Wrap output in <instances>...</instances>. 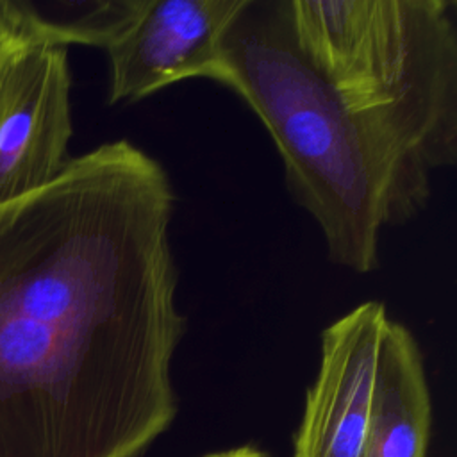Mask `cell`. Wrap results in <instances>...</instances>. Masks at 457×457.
Returning <instances> with one entry per match:
<instances>
[{
    "mask_svg": "<svg viewBox=\"0 0 457 457\" xmlns=\"http://www.w3.org/2000/svg\"><path fill=\"white\" fill-rule=\"evenodd\" d=\"M173 211L129 139L0 204V457H136L171 425Z\"/></svg>",
    "mask_w": 457,
    "mask_h": 457,
    "instance_id": "cell-1",
    "label": "cell"
},
{
    "mask_svg": "<svg viewBox=\"0 0 457 457\" xmlns=\"http://www.w3.org/2000/svg\"><path fill=\"white\" fill-rule=\"evenodd\" d=\"M214 82L234 91L268 130L286 187L320 227L328 261L375 271L382 228L425 211L432 173L343 109L302 55L287 0H245L223 37Z\"/></svg>",
    "mask_w": 457,
    "mask_h": 457,
    "instance_id": "cell-2",
    "label": "cell"
},
{
    "mask_svg": "<svg viewBox=\"0 0 457 457\" xmlns=\"http://www.w3.org/2000/svg\"><path fill=\"white\" fill-rule=\"evenodd\" d=\"M453 0H287L296 45L343 109L427 171L457 162Z\"/></svg>",
    "mask_w": 457,
    "mask_h": 457,
    "instance_id": "cell-3",
    "label": "cell"
},
{
    "mask_svg": "<svg viewBox=\"0 0 457 457\" xmlns=\"http://www.w3.org/2000/svg\"><path fill=\"white\" fill-rule=\"evenodd\" d=\"M245 0H114L100 48L107 102L134 104L187 79L214 80L227 29Z\"/></svg>",
    "mask_w": 457,
    "mask_h": 457,
    "instance_id": "cell-4",
    "label": "cell"
},
{
    "mask_svg": "<svg viewBox=\"0 0 457 457\" xmlns=\"http://www.w3.org/2000/svg\"><path fill=\"white\" fill-rule=\"evenodd\" d=\"M68 48L25 39L0 71V204L52 182L70 161Z\"/></svg>",
    "mask_w": 457,
    "mask_h": 457,
    "instance_id": "cell-5",
    "label": "cell"
},
{
    "mask_svg": "<svg viewBox=\"0 0 457 457\" xmlns=\"http://www.w3.org/2000/svg\"><path fill=\"white\" fill-rule=\"evenodd\" d=\"M389 320L382 302L366 300L321 332L320 368L307 391L293 457H359Z\"/></svg>",
    "mask_w": 457,
    "mask_h": 457,
    "instance_id": "cell-6",
    "label": "cell"
},
{
    "mask_svg": "<svg viewBox=\"0 0 457 457\" xmlns=\"http://www.w3.org/2000/svg\"><path fill=\"white\" fill-rule=\"evenodd\" d=\"M430 393L412 332L389 320L375 368L371 409L359 457H425Z\"/></svg>",
    "mask_w": 457,
    "mask_h": 457,
    "instance_id": "cell-7",
    "label": "cell"
},
{
    "mask_svg": "<svg viewBox=\"0 0 457 457\" xmlns=\"http://www.w3.org/2000/svg\"><path fill=\"white\" fill-rule=\"evenodd\" d=\"M25 41L7 0H0V71L11 54Z\"/></svg>",
    "mask_w": 457,
    "mask_h": 457,
    "instance_id": "cell-8",
    "label": "cell"
},
{
    "mask_svg": "<svg viewBox=\"0 0 457 457\" xmlns=\"http://www.w3.org/2000/svg\"><path fill=\"white\" fill-rule=\"evenodd\" d=\"M209 457H264V453H261L259 450L250 448V446H241V448H234V450L220 452V453H211Z\"/></svg>",
    "mask_w": 457,
    "mask_h": 457,
    "instance_id": "cell-9",
    "label": "cell"
},
{
    "mask_svg": "<svg viewBox=\"0 0 457 457\" xmlns=\"http://www.w3.org/2000/svg\"><path fill=\"white\" fill-rule=\"evenodd\" d=\"M207 457H209V455H207Z\"/></svg>",
    "mask_w": 457,
    "mask_h": 457,
    "instance_id": "cell-10",
    "label": "cell"
}]
</instances>
